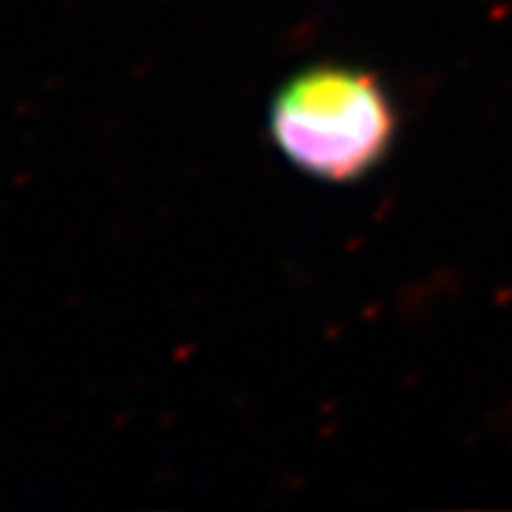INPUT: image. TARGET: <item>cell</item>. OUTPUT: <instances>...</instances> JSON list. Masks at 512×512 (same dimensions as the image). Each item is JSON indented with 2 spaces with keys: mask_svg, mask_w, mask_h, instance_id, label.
<instances>
[{
  "mask_svg": "<svg viewBox=\"0 0 512 512\" xmlns=\"http://www.w3.org/2000/svg\"><path fill=\"white\" fill-rule=\"evenodd\" d=\"M271 134L305 174L353 183L393 148L396 109L376 74L313 66L291 77L274 97Z\"/></svg>",
  "mask_w": 512,
  "mask_h": 512,
  "instance_id": "6da1fadb",
  "label": "cell"
}]
</instances>
